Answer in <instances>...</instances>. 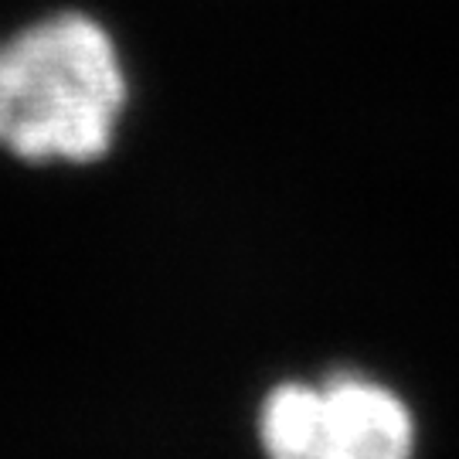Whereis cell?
<instances>
[{
	"label": "cell",
	"instance_id": "obj_1",
	"mask_svg": "<svg viewBox=\"0 0 459 459\" xmlns=\"http://www.w3.org/2000/svg\"><path fill=\"white\" fill-rule=\"evenodd\" d=\"M123 109L126 75L92 17H48L0 45V147L21 160H99Z\"/></svg>",
	"mask_w": 459,
	"mask_h": 459
},
{
	"label": "cell",
	"instance_id": "obj_2",
	"mask_svg": "<svg viewBox=\"0 0 459 459\" xmlns=\"http://www.w3.org/2000/svg\"><path fill=\"white\" fill-rule=\"evenodd\" d=\"M310 459H415V415L385 381L333 371L320 381Z\"/></svg>",
	"mask_w": 459,
	"mask_h": 459
}]
</instances>
